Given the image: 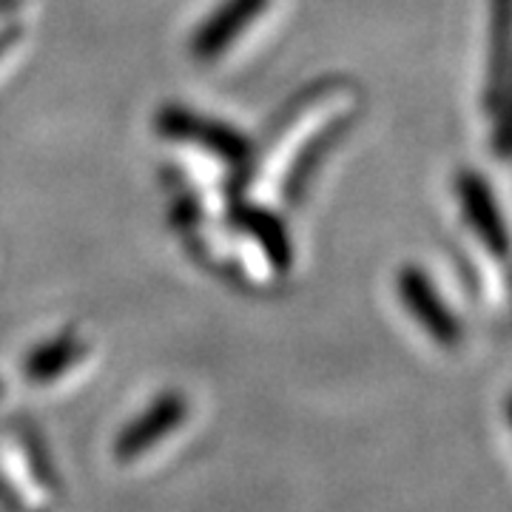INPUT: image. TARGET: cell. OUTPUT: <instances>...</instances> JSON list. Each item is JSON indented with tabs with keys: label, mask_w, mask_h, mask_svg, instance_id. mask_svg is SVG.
I'll return each mask as SVG.
<instances>
[{
	"label": "cell",
	"mask_w": 512,
	"mask_h": 512,
	"mask_svg": "<svg viewBox=\"0 0 512 512\" xmlns=\"http://www.w3.org/2000/svg\"><path fill=\"white\" fill-rule=\"evenodd\" d=\"M396 291H399L404 311L413 316V322L436 345H441V348H458L461 345V339H464L461 319L441 299L439 288L433 285L430 276L424 274V268L404 265L399 271V279H396Z\"/></svg>",
	"instance_id": "6da1fadb"
},
{
	"label": "cell",
	"mask_w": 512,
	"mask_h": 512,
	"mask_svg": "<svg viewBox=\"0 0 512 512\" xmlns=\"http://www.w3.org/2000/svg\"><path fill=\"white\" fill-rule=\"evenodd\" d=\"M157 131H163L168 140H183L205 148L220 157L222 163L242 165L251 160V143L245 134L214 117H200L185 106H165L157 111Z\"/></svg>",
	"instance_id": "7a4b0ae2"
},
{
	"label": "cell",
	"mask_w": 512,
	"mask_h": 512,
	"mask_svg": "<svg viewBox=\"0 0 512 512\" xmlns=\"http://www.w3.org/2000/svg\"><path fill=\"white\" fill-rule=\"evenodd\" d=\"M456 194L461 202V214L473 228V234L481 239V245L493 256L504 259L510 254V231H507V222H504V214L498 208V200H495L487 177L473 168L458 171Z\"/></svg>",
	"instance_id": "3957f363"
},
{
	"label": "cell",
	"mask_w": 512,
	"mask_h": 512,
	"mask_svg": "<svg viewBox=\"0 0 512 512\" xmlns=\"http://www.w3.org/2000/svg\"><path fill=\"white\" fill-rule=\"evenodd\" d=\"M185 419H188V399L168 390L120 430V436L114 441V456L123 464L146 456L151 447H157L160 441L168 439Z\"/></svg>",
	"instance_id": "277c9868"
},
{
	"label": "cell",
	"mask_w": 512,
	"mask_h": 512,
	"mask_svg": "<svg viewBox=\"0 0 512 512\" xmlns=\"http://www.w3.org/2000/svg\"><path fill=\"white\" fill-rule=\"evenodd\" d=\"M271 6V0H222L220 6L202 20L191 37V55L200 63H211L222 57L237 37L254 26V20Z\"/></svg>",
	"instance_id": "5b68a950"
},
{
	"label": "cell",
	"mask_w": 512,
	"mask_h": 512,
	"mask_svg": "<svg viewBox=\"0 0 512 512\" xmlns=\"http://www.w3.org/2000/svg\"><path fill=\"white\" fill-rule=\"evenodd\" d=\"M512 74V0H490V55L484 80V109L495 111Z\"/></svg>",
	"instance_id": "8992f818"
},
{
	"label": "cell",
	"mask_w": 512,
	"mask_h": 512,
	"mask_svg": "<svg viewBox=\"0 0 512 512\" xmlns=\"http://www.w3.org/2000/svg\"><path fill=\"white\" fill-rule=\"evenodd\" d=\"M89 353V345L74 336V333H60L55 339L37 345L26 362H23V376L32 384L55 382L57 376H63L66 370H72L83 356Z\"/></svg>",
	"instance_id": "52a82bcc"
},
{
	"label": "cell",
	"mask_w": 512,
	"mask_h": 512,
	"mask_svg": "<svg viewBox=\"0 0 512 512\" xmlns=\"http://www.w3.org/2000/svg\"><path fill=\"white\" fill-rule=\"evenodd\" d=\"M239 225L248 228L259 239V245L265 248V254H268V259L274 262L276 268H288L291 265V242H288V234H285L282 222L276 220L274 214H262V211H251L248 208L239 217Z\"/></svg>",
	"instance_id": "ba28073f"
},
{
	"label": "cell",
	"mask_w": 512,
	"mask_h": 512,
	"mask_svg": "<svg viewBox=\"0 0 512 512\" xmlns=\"http://www.w3.org/2000/svg\"><path fill=\"white\" fill-rule=\"evenodd\" d=\"M339 134H345V123H333V126H330L322 137H316L311 146L302 151V157L293 163L291 174H288V183H285V194H288L291 200H299V197H302L305 185L311 180L313 168H316V163L328 154L330 148L336 146Z\"/></svg>",
	"instance_id": "9c48e42d"
},
{
	"label": "cell",
	"mask_w": 512,
	"mask_h": 512,
	"mask_svg": "<svg viewBox=\"0 0 512 512\" xmlns=\"http://www.w3.org/2000/svg\"><path fill=\"white\" fill-rule=\"evenodd\" d=\"M493 151L501 160H512V74L504 86V94L495 106Z\"/></svg>",
	"instance_id": "30bf717a"
},
{
	"label": "cell",
	"mask_w": 512,
	"mask_h": 512,
	"mask_svg": "<svg viewBox=\"0 0 512 512\" xmlns=\"http://www.w3.org/2000/svg\"><path fill=\"white\" fill-rule=\"evenodd\" d=\"M20 40V29L18 26H6V29H0V57L6 55L15 43Z\"/></svg>",
	"instance_id": "8fae6325"
},
{
	"label": "cell",
	"mask_w": 512,
	"mask_h": 512,
	"mask_svg": "<svg viewBox=\"0 0 512 512\" xmlns=\"http://www.w3.org/2000/svg\"><path fill=\"white\" fill-rule=\"evenodd\" d=\"M18 3L20 0H0V15H3V12H12V9H18Z\"/></svg>",
	"instance_id": "7c38bea8"
},
{
	"label": "cell",
	"mask_w": 512,
	"mask_h": 512,
	"mask_svg": "<svg viewBox=\"0 0 512 512\" xmlns=\"http://www.w3.org/2000/svg\"><path fill=\"white\" fill-rule=\"evenodd\" d=\"M507 421H510V427H512V393L507 396Z\"/></svg>",
	"instance_id": "4fadbf2b"
},
{
	"label": "cell",
	"mask_w": 512,
	"mask_h": 512,
	"mask_svg": "<svg viewBox=\"0 0 512 512\" xmlns=\"http://www.w3.org/2000/svg\"><path fill=\"white\" fill-rule=\"evenodd\" d=\"M0 393H3V387H0Z\"/></svg>",
	"instance_id": "5bb4252c"
}]
</instances>
